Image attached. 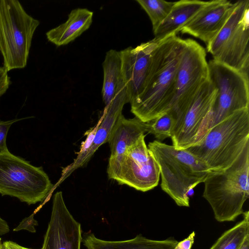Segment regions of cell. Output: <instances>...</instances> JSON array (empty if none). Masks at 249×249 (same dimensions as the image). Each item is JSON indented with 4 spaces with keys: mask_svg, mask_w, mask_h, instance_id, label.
<instances>
[{
    "mask_svg": "<svg viewBox=\"0 0 249 249\" xmlns=\"http://www.w3.org/2000/svg\"><path fill=\"white\" fill-rule=\"evenodd\" d=\"M183 45L184 39L175 36L160 42L153 50L142 89L130 102L131 112L141 121L150 122L172 109Z\"/></svg>",
    "mask_w": 249,
    "mask_h": 249,
    "instance_id": "cell-1",
    "label": "cell"
},
{
    "mask_svg": "<svg viewBox=\"0 0 249 249\" xmlns=\"http://www.w3.org/2000/svg\"><path fill=\"white\" fill-rule=\"evenodd\" d=\"M249 144V108L237 110L210 128L197 143L186 149L211 171L229 167Z\"/></svg>",
    "mask_w": 249,
    "mask_h": 249,
    "instance_id": "cell-2",
    "label": "cell"
},
{
    "mask_svg": "<svg viewBox=\"0 0 249 249\" xmlns=\"http://www.w3.org/2000/svg\"><path fill=\"white\" fill-rule=\"evenodd\" d=\"M249 144L228 168L211 171L204 181L203 197L218 222L234 221L244 213L249 196Z\"/></svg>",
    "mask_w": 249,
    "mask_h": 249,
    "instance_id": "cell-3",
    "label": "cell"
},
{
    "mask_svg": "<svg viewBox=\"0 0 249 249\" xmlns=\"http://www.w3.org/2000/svg\"><path fill=\"white\" fill-rule=\"evenodd\" d=\"M148 148L160 167L161 189L178 206L189 207L190 193L204 182L211 171L185 149H178L157 140L149 142Z\"/></svg>",
    "mask_w": 249,
    "mask_h": 249,
    "instance_id": "cell-4",
    "label": "cell"
},
{
    "mask_svg": "<svg viewBox=\"0 0 249 249\" xmlns=\"http://www.w3.org/2000/svg\"><path fill=\"white\" fill-rule=\"evenodd\" d=\"M39 21L18 0H0V52L9 71L26 66L32 38Z\"/></svg>",
    "mask_w": 249,
    "mask_h": 249,
    "instance_id": "cell-5",
    "label": "cell"
},
{
    "mask_svg": "<svg viewBox=\"0 0 249 249\" xmlns=\"http://www.w3.org/2000/svg\"><path fill=\"white\" fill-rule=\"evenodd\" d=\"M249 0L235 2L222 29L208 45L214 60L234 69L249 77Z\"/></svg>",
    "mask_w": 249,
    "mask_h": 249,
    "instance_id": "cell-6",
    "label": "cell"
},
{
    "mask_svg": "<svg viewBox=\"0 0 249 249\" xmlns=\"http://www.w3.org/2000/svg\"><path fill=\"white\" fill-rule=\"evenodd\" d=\"M53 187L42 167L9 151L0 154V194L29 205L42 201Z\"/></svg>",
    "mask_w": 249,
    "mask_h": 249,
    "instance_id": "cell-7",
    "label": "cell"
},
{
    "mask_svg": "<svg viewBox=\"0 0 249 249\" xmlns=\"http://www.w3.org/2000/svg\"><path fill=\"white\" fill-rule=\"evenodd\" d=\"M208 62L209 78L216 89L208 130L234 112L249 108V78L213 59Z\"/></svg>",
    "mask_w": 249,
    "mask_h": 249,
    "instance_id": "cell-8",
    "label": "cell"
},
{
    "mask_svg": "<svg viewBox=\"0 0 249 249\" xmlns=\"http://www.w3.org/2000/svg\"><path fill=\"white\" fill-rule=\"evenodd\" d=\"M216 92L209 78L191 102L173 112L175 121L171 138L176 149H186L195 145L206 133Z\"/></svg>",
    "mask_w": 249,
    "mask_h": 249,
    "instance_id": "cell-9",
    "label": "cell"
},
{
    "mask_svg": "<svg viewBox=\"0 0 249 249\" xmlns=\"http://www.w3.org/2000/svg\"><path fill=\"white\" fill-rule=\"evenodd\" d=\"M209 79L205 49L196 41L184 39L178 69L173 113L186 106Z\"/></svg>",
    "mask_w": 249,
    "mask_h": 249,
    "instance_id": "cell-10",
    "label": "cell"
},
{
    "mask_svg": "<svg viewBox=\"0 0 249 249\" xmlns=\"http://www.w3.org/2000/svg\"><path fill=\"white\" fill-rule=\"evenodd\" d=\"M142 135L126 151L115 180L142 192L157 186L160 167L153 153L146 145Z\"/></svg>",
    "mask_w": 249,
    "mask_h": 249,
    "instance_id": "cell-11",
    "label": "cell"
},
{
    "mask_svg": "<svg viewBox=\"0 0 249 249\" xmlns=\"http://www.w3.org/2000/svg\"><path fill=\"white\" fill-rule=\"evenodd\" d=\"M120 81L116 94L113 100L105 106L103 114L99 122L88 133L79 152L70 165L62 171L61 180L66 178L71 172L81 167L89 161L100 146L108 142L114 125L122 114L124 105L129 103V98L124 81Z\"/></svg>",
    "mask_w": 249,
    "mask_h": 249,
    "instance_id": "cell-12",
    "label": "cell"
},
{
    "mask_svg": "<svg viewBox=\"0 0 249 249\" xmlns=\"http://www.w3.org/2000/svg\"><path fill=\"white\" fill-rule=\"evenodd\" d=\"M82 240L80 224L67 208L62 192H57L42 249H81Z\"/></svg>",
    "mask_w": 249,
    "mask_h": 249,
    "instance_id": "cell-13",
    "label": "cell"
},
{
    "mask_svg": "<svg viewBox=\"0 0 249 249\" xmlns=\"http://www.w3.org/2000/svg\"><path fill=\"white\" fill-rule=\"evenodd\" d=\"M159 42L152 39L135 48L120 51L122 59V77L129 103L141 92L149 71L151 55Z\"/></svg>",
    "mask_w": 249,
    "mask_h": 249,
    "instance_id": "cell-14",
    "label": "cell"
},
{
    "mask_svg": "<svg viewBox=\"0 0 249 249\" xmlns=\"http://www.w3.org/2000/svg\"><path fill=\"white\" fill-rule=\"evenodd\" d=\"M235 5V2L227 0L208 1L180 32L199 38L207 45L224 26Z\"/></svg>",
    "mask_w": 249,
    "mask_h": 249,
    "instance_id": "cell-15",
    "label": "cell"
},
{
    "mask_svg": "<svg viewBox=\"0 0 249 249\" xmlns=\"http://www.w3.org/2000/svg\"><path fill=\"white\" fill-rule=\"evenodd\" d=\"M147 132V122H143L136 117L126 119L123 114L119 117L107 142L110 149L107 167L109 178L115 180L128 148Z\"/></svg>",
    "mask_w": 249,
    "mask_h": 249,
    "instance_id": "cell-16",
    "label": "cell"
},
{
    "mask_svg": "<svg viewBox=\"0 0 249 249\" xmlns=\"http://www.w3.org/2000/svg\"><path fill=\"white\" fill-rule=\"evenodd\" d=\"M207 3L208 1L197 0H181L175 2L167 17L153 32V39L160 42L177 36Z\"/></svg>",
    "mask_w": 249,
    "mask_h": 249,
    "instance_id": "cell-17",
    "label": "cell"
},
{
    "mask_svg": "<svg viewBox=\"0 0 249 249\" xmlns=\"http://www.w3.org/2000/svg\"><path fill=\"white\" fill-rule=\"evenodd\" d=\"M93 15V12L86 8L72 10L66 21L46 33L48 40L57 46L70 43L89 28Z\"/></svg>",
    "mask_w": 249,
    "mask_h": 249,
    "instance_id": "cell-18",
    "label": "cell"
},
{
    "mask_svg": "<svg viewBox=\"0 0 249 249\" xmlns=\"http://www.w3.org/2000/svg\"><path fill=\"white\" fill-rule=\"evenodd\" d=\"M178 242L171 238L164 240H151L141 234L131 239L114 241L102 240L90 234L83 241L87 249H175Z\"/></svg>",
    "mask_w": 249,
    "mask_h": 249,
    "instance_id": "cell-19",
    "label": "cell"
},
{
    "mask_svg": "<svg viewBox=\"0 0 249 249\" xmlns=\"http://www.w3.org/2000/svg\"><path fill=\"white\" fill-rule=\"evenodd\" d=\"M104 79L102 90L105 106L115 96L122 79V59L120 51L111 49L107 52L103 62Z\"/></svg>",
    "mask_w": 249,
    "mask_h": 249,
    "instance_id": "cell-20",
    "label": "cell"
},
{
    "mask_svg": "<svg viewBox=\"0 0 249 249\" xmlns=\"http://www.w3.org/2000/svg\"><path fill=\"white\" fill-rule=\"evenodd\" d=\"M243 220L224 232L210 249H240L249 237V211L243 213Z\"/></svg>",
    "mask_w": 249,
    "mask_h": 249,
    "instance_id": "cell-21",
    "label": "cell"
},
{
    "mask_svg": "<svg viewBox=\"0 0 249 249\" xmlns=\"http://www.w3.org/2000/svg\"><path fill=\"white\" fill-rule=\"evenodd\" d=\"M136 1L148 15L153 32L167 17L175 3L163 0H136Z\"/></svg>",
    "mask_w": 249,
    "mask_h": 249,
    "instance_id": "cell-22",
    "label": "cell"
},
{
    "mask_svg": "<svg viewBox=\"0 0 249 249\" xmlns=\"http://www.w3.org/2000/svg\"><path fill=\"white\" fill-rule=\"evenodd\" d=\"M173 113L169 110L154 120L147 122L148 132L154 135L158 141H162L172 136L175 124Z\"/></svg>",
    "mask_w": 249,
    "mask_h": 249,
    "instance_id": "cell-23",
    "label": "cell"
},
{
    "mask_svg": "<svg viewBox=\"0 0 249 249\" xmlns=\"http://www.w3.org/2000/svg\"><path fill=\"white\" fill-rule=\"evenodd\" d=\"M24 119L16 118L8 121H0V154L9 151L6 145V136L12 124Z\"/></svg>",
    "mask_w": 249,
    "mask_h": 249,
    "instance_id": "cell-24",
    "label": "cell"
},
{
    "mask_svg": "<svg viewBox=\"0 0 249 249\" xmlns=\"http://www.w3.org/2000/svg\"><path fill=\"white\" fill-rule=\"evenodd\" d=\"M11 84L8 71L3 67H0V97L6 92Z\"/></svg>",
    "mask_w": 249,
    "mask_h": 249,
    "instance_id": "cell-25",
    "label": "cell"
},
{
    "mask_svg": "<svg viewBox=\"0 0 249 249\" xmlns=\"http://www.w3.org/2000/svg\"><path fill=\"white\" fill-rule=\"evenodd\" d=\"M37 224V221H36L33 216L26 218L22 220L20 224L14 231H18L21 229H26L30 231L35 232V225Z\"/></svg>",
    "mask_w": 249,
    "mask_h": 249,
    "instance_id": "cell-26",
    "label": "cell"
},
{
    "mask_svg": "<svg viewBox=\"0 0 249 249\" xmlns=\"http://www.w3.org/2000/svg\"><path fill=\"white\" fill-rule=\"evenodd\" d=\"M195 235V232L193 231L187 238L178 242L175 249H191L194 242Z\"/></svg>",
    "mask_w": 249,
    "mask_h": 249,
    "instance_id": "cell-27",
    "label": "cell"
},
{
    "mask_svg": "<svg viewBox=\"0 0 249 249\" xmlns=\"http://www.w3.org/2000/svg\"><path fill=\"white\" fill-rule=\"evenodd\" d=\"M1 249H31L22 247L17 243L11 241H6L2 243ZM42 249V248L41 249Z\"/></svg>",
    "mask_w": 249,
    "mask_h": 249,
    "instance_id": "cell-28",
    "label": "cell"
},
{
    "mask_svg": "<svg viewBox=\"0 0 249 249\" xmlns=\"http://www.w3.org/2000/svg\"><path fill=\"white\" fill-rule=\"evenodd\" d=\"M240 249H249V237L247 238Z\"/></svg>",
    "mask_w": 249,
    "mask_h": 249,
    "instance_id": "cell-29",
    "label": "cell"
},
{
    "mask_svg": "<svg viewBox=\"0 0 249 249\" xmlns=\"http://www.w3.org/2000/svg\"><path fill=\"white\" fill-rule=\"evenodd\" d=\"M2 248V243L1 242V238H0V249Z\"/></svg>",
    "mask_w": 249,
    "mask_h": 249,
    "instance_id": "cell-30",
    "label": "cell"
}]
</instances>
